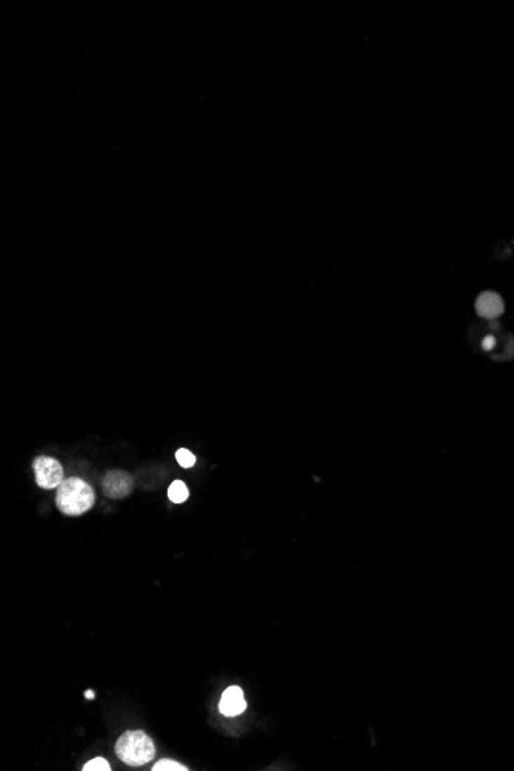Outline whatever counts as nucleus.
<instances>
[{
    "label": "nucleus",
    "mask_w": 514,
    "mask_h": 771,
    "mask_svg": "<svg viewBox=\"0 0 514 771\" xmlns=\"http://www.w3.org/2000/svg\"><path fill=\"white\" fill-rule=\"evenodd\" d=\"M96 502L95 489L83 479L68 478L57 488L56 505L67 516H81Z\"/></svg>",
    "instance_id": "obj_1"
},
{
    "label": "nucleus",
    "mask_w": 514,
    "mask_h": 771,
    "mask_svg": "<svg viewBox=\"0 0 514 771\" xmlns=\"http://www.w3.org/2000/svg\"><path fill=\"white\" fill-rule=\"evenodd\" d=\"M116 754L131 767L145 765L155 756V746L145 731L131 730L123 733L116 744Z\"/></svg>",
    "instance_id": "obj_2"
},
{
    "label": "nucleus",
    "mask_w": 514,
    "mask_h": 771,
    "mask_svg": "<svg viewBox=\"0 0 514 771\" xmlns=\"http://www.w3.org/2000/svg\"><path fill=\"white\" fill-rule=\"evenodd\" d=\"M33 468L36 474V482L41 488H46V489L59 488L62 482L65 480L64 466H62V464L53 457H46V456L36 457Z\"/></svg>",
    "instance_id": "obj_3"
},
{
    "label": "nucleus",
    "mask_w": 514,
    "mask_h": 771,
    "mask_svg": "<svg viewBox=\"0 0 514 771\" xmlns=\"http://www.w3.org/2000/svg\"><path fill=\"white\" fill-rule=\"evenodd\" d=\"M104 493L111 499H122L132 492V478L127 471H110L105 474Z\"/></svg>",
    "instance_id": "obj_4"
},
{
    "label": "nucleus",
    "mask_w": 514,
    "mask_h": 771,
    "mask_svg": "<svg viewBox=\"0 0 514 771\" xmlns=\"http://www.w3.org/2000/svg\"><path fill=\"white\" fill-rule=\"evenodd\" d=\"M246 708V700L242 688L230 687L223 691L219 702V711L227 718H236L242 714Z\"/></svg>",
    "instance_id": "obj_5"
},
{
    "label": "nucleus",
    "mask_w": 514,
    "mask_h": 771,
    "mask_svg": "<svg viewBox=\"0 0 514 771\" xmlns=\"http://www.w3.org/2000/svg\"><path fill=\"white\" fill-rule=\"evenodd\" d=\"M476 310L479 316L487 319L499 317L503 313V300L497 293L485 291L476 300Z\"/></svg>",
    "instance_id": "obj_6"
},
{
    "label": "nucleus",
    "mask_w": 514,
    "mask_h": 771,
    "mask_svg": "<svg viewBox=\"0 0 514 771\" xmlns=\"http://www.w3.org/2000/svg\"><path fill=\"white\" fill-rule=\"evenodd\" d=\"M188 496H190L188 488H186V485L182 480H174L168 488L169 501L174 503H183L186 499H188Z\"/></svg>",
    "instance_id": "obj_7"
},
{
    "label": "nucleus",
    "mask_w": 514,
    "mask_h": 771,
    "mask_svg": "<svg viewBox=\"0 0 514 771\" xmlns=\"http://www.w3.org/2000/svg\"><path fill=\"white\" fill-rule=\"evenodd\" d=\"M154 771H186L188 768H186L185 765L179 764V762L176 760H171V759H162L159 760L158 764H155L153 767Z\"/></svg>",
    "instance_id": "obj_8"
},
{
    "label": "nucleus",
    "mask_w": 514,
    "mask_h": 771,
    "mask_svg": "<svg viewBox=\"0 0 514 771\" xmlns=\"http://www.w3.org/2000/svg\"><path fill=\"white\" fill-rule=\"evenodd\" d=\"M176 459H177L179 465L183 466V468H191V466L196 464V457H194V454L191 453V451L185 450V448L177 450Z\"/></svg>",
    "instance_id": "obj_9"
},
{
    "label": "nucleus",
    "mask_w": 514,
    "mask_h": 771,
    "mask_svg": "<svg viewBox=\"0 0 514 771\" xmlns=\"http://www.w3.org/2000/svg\"><path fill=\"white\" fill-rule=\"evenodd\" d=\"M82 770L83 771H110L111 768H110V764H108L106 759L96 758V759L87 762Z\"/></svg>",
    "instance_id": "obj_10"
},
{
    "label": "nucleus",
    "mask_w": 514,
    "mask_h": 771,
    "mask_svg": "<svg viewBox=\"0 0 514 771\" xmlns=\"http://www.w3.org/2000/svg\"><path fill=\"white\" fill-rule=\"evenodd\" d=\"M493 345H494V339H493L492 336L485 338V340H484V348H485V349H492Z\"/></svg>",
    "instance_id": "obj_11"
},
{
    "label": "nucleus",
    "mask_w": 514,
    "mask_h": 771,
    "mask_svg": "<svg viewBox=\"0 0 514 771\" xmlns=\"http://www.w3.org/2000/svg\"><path fill=\"white\" fill-rule=\"evenodd\" d=\"M85 695H87V697H88V699H92V697H95V695H92V691H87V693H85Z\"/></svg>",
    "instance_id": "obj_12"
}]
</instances>
